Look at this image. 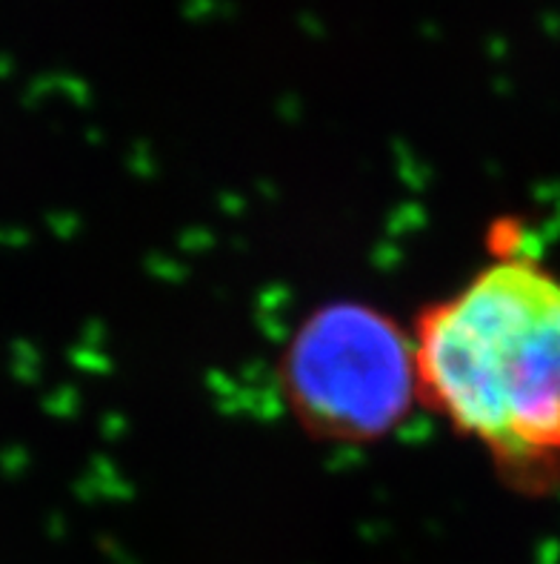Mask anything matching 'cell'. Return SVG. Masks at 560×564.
I'll return each mask as SVG.
<instances>
[{"label":"cell","instance_id":"6da1fadb","mask_svg":"<svg viewBox=\"0 0 560 564\" xmlns=\"http://www.w3.org/2000/svg\"><path fill=\"white\" fill-rule=\"evenodd\" d=\"M421 404L486 456L512 493L560 490V270L518 218L412 330Z\"/></svg>","mask_w":560,"mask_h":564},{"label":"cell","instance_id":"7a4b0ae2","mask_svg":"<svg viewBox=\"0 0 560 564\" xmlns=\"http://www.w3.org/2000/svg\"><path fill=\"white\" fill-rule=\"evenodd\" d=\"M281 395L315 439L335 444L386 439L421 404L412 333L369 304H326L307 316L286 344Z\"/></svg>","mask_w":560,"mask_h":564}]
</instances>
